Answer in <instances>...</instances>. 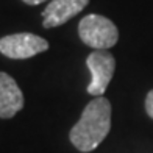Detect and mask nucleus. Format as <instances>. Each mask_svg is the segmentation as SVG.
Listing matches in <instances>:
<instances>
[{
	"instance_id": "obj_1",
	"label": "nucleus",
	"mask_w": 153,
	"mask_h": 153,
	"mask_svg": "<svg viewBox=\"0 0 153 153\" xmlns=\"http://www.w3.org/2000/svg\"><path fill=\"white\" fill-rule=\"evenodd\" d=\"M111 130V103L103 95L95 97L85 106L69 139L76 150L83 153L92 152L102 144Z\"/></svg>"
},
{
	"instance_id": "obj_2",
	"label": "nucleus",
	"mask_w": 153,
	"mask_h": 153,
	"mask_svg": "<svg viewBox=\"0 0 153 153\" xmlns=\"http://www.w3.org/2000/svg\"><path fill=\"white\" fill-rule=\"evenodd\" d=\"M78 36L83 44L95 50H108L116 45L119 30L113 20L100 14H88L78 24Z\"/></svg>"
},
{
	"instance_id": "obj_3",
	"label": "nucleus",
	"mask_w": 153,
	"mask_h": 153,
	"mask_svg": "<svg viewBox=\"0 0 153 153\" xmlns=\"http://www.w3.org/2000/svg\"><path fill=\"white\" fill-rule=\"evenodd\" d=\"M48 42L34 33H14L0 38V53L10 59H28L48 50Z\"/></svg>"
},
{
	"instance_id": "obj_4",
	"label": "nucleus",
	"mask_w": 153,
	"mask_h": 153,
	"mask_svg": "<svg viewBox=\"0 0 153 153\" xmlns=\"http://www.w3.org/2000/svg\"><path fill=\"white\" fill-rule=\"evenodd\" d=\"M86 66L91 72V83L88 85V94L95 97L103 95L114 75V56L108 50H94L91 55H88Z\"/></svg>"
},
{
	"instance_id": "obj_5",
	"label": "nucleus",
	"mask_w": 153,
	"mask_h": 153,
	"mask_svg": "<svg viewBox=\"0 0 153 153\" xmlns=\"http://www.w3.org/2000/svg\"><path fill=\"white\" fill-rule=\"evenodd\" d=\"M89 0H50L42 11V27L55 28L69 22L88 6Z\"/></svg>"
},
{
	"instance_id": "obj_6",
	"label": "nucleus",
	"mask_w": 153,
	"mask_h": 153,
	"mask_svg": "<svg viewBox=\"0 0 153 153\" xmlns=\"http://www.w3.org/2000/svg\"><path fill=\"white\" fill-rule=\"evenodd\" d=\"M24 108V94L16 80L0 72V119H11Z\"/></svg>"
},
{
	"instance_id": "obj_7",
	"label": "nucleus",
	"mask_w": 153,
	"mask_h": 153,
	"mask_svg": "<svg viewBox=\"0 0 153 153\" xmlns=\"http://www.w3.org/2000/svg\"><path fill=\"white\" fill-rule=\"evenodd\" d=\"M145 111H147V114L153 119V89L145 97Z\"/></svg>"
},
{
	"instance_id": "obj_8",
	"label": "nucleus",
	"mask_w": 153,
	"mask_h": 153,
	"mask_svg": "<svg viewBox=\"0 0 153 153\" xmlns=\"http://www.w3.org/2000/svg\"><path fill=\"white\" fill-rule=\"evenodd\" d=\"M22 2L27 3V5H30V6H36V5L44 3V2H50V0H22Z\"/></svg>"
}]
</instances>
